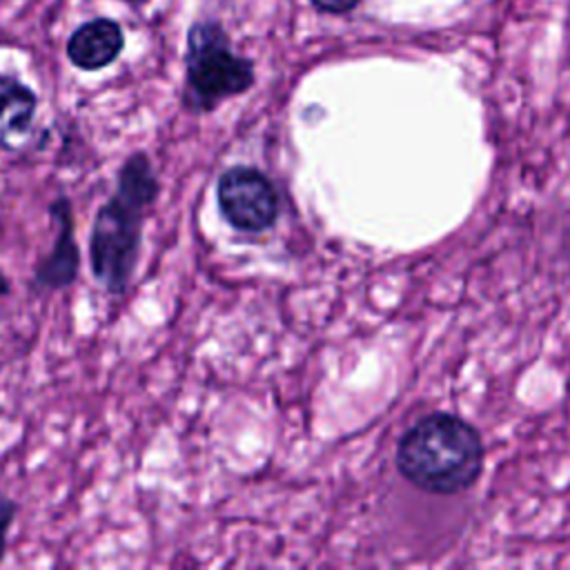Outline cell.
Masks as SVG:
<instances>
[{"label":"cell","instance_id":"cell-4","mask_svg":"<svg viewBox=\"0 0 570 570\" xmlns=\"http://www.w3.org/2000/svg\"><path fill=\"white\" fill-rule=\"evenodd\" d=\"M223 218L238 232H265L276 223L278 194L272 180L256 167L234 165L216 185Z\"/></svg>","mask_w":570,"mask_h":570},{"label":"cell","instance_id":"cell-7","mask_svg":"<svg viewBox=\"0 0 570 570\" xmlns=\"http://www.w3.org/2000/svg\"><path fill=\"white\" fill-rule=\"evenodd\" d=\"M38 98L18 78L0 73V145L9 147V140L27 134L31 127Z\"/></svg>","mask_w":570,"mask_h":570},{"label":"cell","instance_id":"cell-3","mask_svg":"<svg viewBox=\"0 0 570 570\" xmlns=\"http://www.w3.org/2000/svg\"><path fill=\"white\" fill-rule=\"evenodd\" d=\"M256 82L254 62L232 49L220 20H194L185 36L183 105L194 114H209L223 100L249 91Z\"/></svg>","mask_w":570,"mask_h":570},{"label":"cell","instance_id":"cell-5","mask_svg":"<svg viewBox=\"0 0 570 570\" xmlns=\"http://www.w3.org/2000/svg\"><path fill=\"white\" fill-rule=\"evenodd\" d=\"M125 49V31L118 20L91 18L67 38L65 53L82 71H98L118 60Z\"/></svg>","mask_w":570,"mask_h":570},{"label":"cell","instance_id":"cell-11","mask_svg":"<svg viewBox=\"0 0 570 570\" xmlns=\"http://www.w3.org/2000/svg\"><path fill=\"white\" fill-rule=\"evenodd\" d=\"M120 2H129V4H145L149 0H120Z\"/></svg>","mask_w":570,"mask_h":570},{"label":"cell","instance_id":"cell-1","mask_svg":"<svg viewBox=\"0 0 570 570\" xmlns=\"http://www.w3.org/2000/svg\"><path fill=\"white\" fill-rule=\"evenodd\" d=\"M158 178L147 154H131L120 171L111 198L98 209L91 236L89 261L94 278L109 292L122 294L136 269L142 220L158 196Z\"/></svg>","mask_w":570,"mask_h":570},{"label":"cell","instance_id":"cell-6","mask_svg":"<svg viewBox=\"0 0 570 570\" xmlns=\"http://www.w3.org/2000/svg\"><path fill=\"white\" fill-rule=\"evenodd\" d=\"M53 223L58 225V236L53 252L38 265L36 269V287L40 289H60L76 281L78 274V247L73 243V229H71V207L65 196H60L51 205Z\"/></svg>","mask_w":570,"mask_h":570},{"label":"cell","instance_id":"cell-10","mask_svg":"<svg viewBox=\"0 0 570 570\" xmlns=\"http://www.w3.org/2000/svg\"><path fill=\"white\" fill-rule=\"evenodd\" d=\"M7 294H9V278L0 272V298L7 296Z\"/></svg>","mask_w":570,"mask_h":570},{"label":"cell","instance_id":"cell-8","mask_svg":"<svg viewBox=\"0 0 570 570\" xmlns=\"http://www.w3.org/2000/svg\"><path fill=\"white\" fill-rule=\"evenodd\" d=\"M361 0H309V4L318 11V13H330V16H343L350 13L358 7Z\"/></svg>","mask_w":570,"mask_h":570},{"label":"cell","instance_id":"cell-2","mask_svg":"<svg viewBox=\"0 0 570 570\" xmlns=\"http://www.w3.org/2000/svg\"><path fill=\"white\" fill-rule=\"evenodd\" d=\"M396 468L423 492L456 494L470 488L481 474V439L459 416L428 414L401 436Z\"/></svg>","mask_w":570,"mask_h":570},{"label":"cell","instance_id":"cell-9","mask_svg":"<svg viewBox=\"0 0 570 570\" xmlns=\"http://www.w3.org/2000/svg\"><path fill=\"white\" fill-rule=\"evenodd\" d=\"M13 514H16V503L0 494V559H2L4 548H7V530L13 521Z\"/></svg>","mask_w":570,"mask_h":570}]
</instances>
